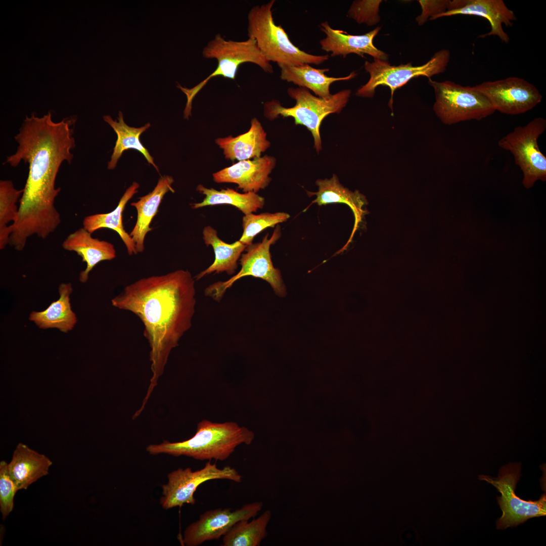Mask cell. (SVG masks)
<instances>
[{"instance_id":"obj_26","label":"cell","mask_w":546,"mask_h":546,"mask_svg":"<svg viewBox=\"0 0 546 546\" xmlns=\"http://www.w3.org/2000/svg\"><path fill=\"white\" fill-rule=\"evenodd\" d=\"M196 190L205 195V198L202 202L191 204L194 209L208 206L229 204L236 207L246 215L262 208L265 203L263 197L253 192L240 193L230 188L217 191L206 188L202 185H199Z\"/></svg>"},{"instance_id":"obj_31","label":"cell","mask_w":546,"mask_h":546,"mask_svg":"<svg viewBox=\"0 0 546 546\" xmlns=\"http://www.w3.org/2000/svg\"><path fill=\"white\" fill-rule=\"evenodd\" d=\"M290 215L286 212H265L259 214L253 213L244 215L242 218L243 233L239 241L249 245L253 243L254 237L265 229L286 221Z\"/></svg>"},{"instance_id":"obj_23","label":"cell","mask_w":546,"mask_h":546,"mask_svg":"<svg viewBox=\"0 0 546 546\" xmlns=\"http://www.w3.org/2000/svg\"><path fill=\"white\" fill-rule=\"evenodd\" d=\"M202 234L205 245L207 246L210 245L213 248L215 259L209 267L195 277V280H199L212 273L225 272L228 275L234 274L238 267V260L247 245L239 240L232 244L223 242L218 236L216 230L210 225L204 228Z\"/></svg>"},{"instance_id":"obj_14","label":"cell","mask_w":546,"mask_h":546,"mask_svg":"<svg viewBox=\"0 0 546 546\" xmlns=\"http://www.w3.org/2000/svg\"><path fill=\"white\" fill-rule=\"evenodd\" d=\"M262 507V502H257L245 504L235 511L230 508L207 511L186 528L183 543L198 546L207 541L218 539L238 522L255 517Z\"/></svg>"},{"instance_id":"obj_6","label":"cell","mask_w":546,"mask_h":546,"mask_svg":"<svg viewBox=\"0 0 546 546\" xmlns=\"http://www.w3.org/2000/svg\"><path fill=\"white\" fill-rule=\"evenodd\" d=\"M202 54L206 59L217 60L215 70L192 88L183 87L179 83L176 86L187 96V102L184 112L188 114L191 113L192 101L195 96L213 77L221 76L235 79L240 65L245 63L255 64L265 72H274L272 65L262 55L255 40L252 38L241 41L226 40L217 34L204 48Z\"/></svg>"},{"instance_id":"obj_16","label":"cell","mask_w":546,"mask_h":546,"mask_svg":"<svg viewBox=\"0 0 546 546\" xmlns=\"http://www.w3.org/2000/svg\"><path fill=\"white\" fill-rule=\"evenodd\" d=\"M275 157L265 155L253 160L240 161L213 174L217 183H234L244 192H258L271 181L269 174L276 166Z\"/></svg>"},{"instance_id":"obj_19","label":"cell","mask_w":546,"mask_h":546,"mask_svg":"<svg viewBox=\"0 0 546 546\" xmlns=\"http://www.w3.org/2000/svg\"><path fill=\"white\" fill-rule=\"evenodd\" d=\"M173 182L174 179L171 176H161L151 192L130 204L136 210L137 218L129 235L138 253L143 252L145 250L146 236L152 230L150 224L157 213L164 195L168 192H174L171 186Z\"/></svg>"},{"instance_id":"obj_17","label":"cell","mask_w":546,"mask_h":546,"mask_svg":"<svg viewBox=\"0 0 546 546\" xmlns=\"http://www.w3.org/2000/svg\"><path fill=\"white\" fill-rule=\"evenodd\" d=\"M321 30L326 34V37L320 41L321 49L331 52V56H341L345 57L350 54H355L364 57L365 54L374 59L387 61L388 55L377 49L374 44V37L378 34L381 27L378 26L372 31L362 35H351L346 32L332 28L327 21L320 24Z\"/></svg>"},{"instance_id":"obj_28","label":"cell","mask_w":546,"mask_h":546,"mask_svg":"<svg viewBox=\"0 0 546 546\" xmlns=\"http://www.w3.org/2000/svg\"><path fill=\"white\" fill-rule=\"evenodd\" d=\"M103 119L114 129L117 136L111 159L108 163V169H114L116 167L119 159L124 151L133 149L141 152L148 162L159 172L158 167L154 163L153 158L140 140L141 134L150 127L149 123L138 128L129 126L125 123L121 111L118 113V121L114 120L109 115L104 116Z\"/></svg>"},{"instance_id":"obj_25","label":"cell","mask_w":546,"mask_h":546,"mask_svg":"<svg viewBox=\"0 0 546 546\" xmlns=\"http://www.w3.org/2000/svg\"><path fill=\"white\" fill-rule=\"evenodd\" d=\"M72 291L71 283H62L59 287L60 298L42 311H33L29 319L41 329L57 328L66 333L75 325L77 318L71 309L69 296Z\"/></svg>"},{"instance_id":"obj_7","label":"cell","mask_w":546,"mask_h":546,"mask_svg":"<svg viewBox=\"0 0 546 546\" xmlns=\"http://www.w3.org/2000/svg\"><path fill=\"white\" fill-rule=\"evenodd\" d=\"M280 227L277 226L272 235L267 234L260 242L248 245L245 252L240 258L241 269L235 275L225 281L214 283L205 288V295L216 302H220L226 291L241 278L252 276L267 282L275 294L281 297L286 295V288L280 270L275 268L271 261L270 246L280 238Z\"/></svg>"},{"instance_id":"obj_15","label":"cell","mask_w":546,"mask_h":546,"mask_svg":"<svg viewBox=\"0 0 546 546\" xmlns=\"http://www.w3.org/2000/svg\"><path fill=\"white\" fill-rule=\"evenodd\" d=\"M457 15L476 16L486 19L490 25V30L480 35L479 37L495 36L506 43L509 42L510 37L504 30L503 26L512 27L517 19L514 12L503 0H449L445 12L429 20Z\"/></svg>"},{"instance_id":"obj_10","label":"cell","mask_w":546,"mask_h":546,"mask_svg":"<svg viewBox=\"0 0 546 546\" xmlns=\"http://www.w3.org/2000/svg\"><path fill=\"white\" fill-rule=\"evenodd\" d=\"M521 476V464L510 463L500 468L498 477L480 475L479 479L494 486L500 493L497 496L498 505L503 512L496 521L498 529H505L522 524L530 518L546 515V495H541L537 500H525L515 493L516 485Z\"/></svg>"},{"instance_id":"obj_4","label":"cell","mask_w":546,"mask_h":546,"mask_svg":"<svg viewBox=\"0 0 546 546\" xmlns=\"http://www.w3.org/2000/svg\"><path fill=\"white\" fill-rule=\"evenodd\" d=\"M275 3L253 7L248 15V35L254 39L262 55L268 61L291 66L304 64L320 65L329 56L310 54L301 50L290 40L281 25L274 20L272 8Z\"/></svg>"},{"instance_id":"obj_34","label":"cell","mask_w":546,"mask_h":546,"mask_svg":"<svg viewBox=\"0 0 546 546\" xmlns=\"http://www.w3.org/2000/svg\"><path fill=\"white\" fill-rule=\"evenodd\" d=\"M449 0H419L422 13L416 18L419 25H423L428 19L445 12Z\"/></svg>"},{"instance_id":"obj_11","label":"cell","mask_w":546,"mask_h":546,"mask_svg":"<svg viewBox=\"0 0 546 546\" xmlns=\"http://www.w3.org/2000/svg\"><path fill=\"white\" fill-rule=\"evenodd\" d=\"M545 128L546 120L536 117L524 126L516 127L498 142L499 147L513 154L515 164L523 172L522 184L526 189L538 180H546V157L537 142Z\"/></svg>"},{"instance_id":"obj_22","label":"cell","mask_w":546,"mask_h":546,"mask_svg":"<svg viewBox=\"0 0 546 546\" xmlns=\"http://www.w3.org/2000/svg\"><path fill=\"white\" fill-rule=\"evenodd\" d=\"M278 65L281 69L280 78L283 80L292 82L300 87L312 91L317 97L328 98L331 96L330 86L337 81L348 80L354 78L357 74L353 71L345 77H329L325 72L328 68L316 69L304 64L299 66H291L282 64Z\"/></svg>"},{"instance_id":"obj_27","label":"cell","mask_w":546,"mask_h":546,"mask_svg":"<svg viewBox=\"0 0 546 546\" xmlns=\"http://www.w3.org/2000/svg\"><path fill=\"white\" fill-rule=\"evenodd\" d=\"M315 184L318 187L317 192H307V194L310 196L316 197L311 204L315 203L318 206L330 203L346 204L352 209L354 214L356 227L362 214V207L365 203L364 197L357 191L353 192L345 188L340 183L336 174H333L330 178L318 179L315 181Z\"/></svg>"},{"instance_id":"obj_5","label":"cell","mask_w":546,"mask_h":546,"mask_svg":"<svg viewBox=\"0 0 546 546\" xmlns=\"http://www.w3.org/2000/svg\"><path fill=\"white\" fill-rule=\"evenodd\" d=\"M287 93L295 101V105L286 108L278 101L272 100L264 104L265 116L270 120L279 116L292 117L296 125H303L311 132L314 148L319 153L322 148L320 128L323 120L330 114L341 112L348 103L351 90L344 89L328 98L314 96L304 87H290Z\"/></svg>"},{"instance_id":"obj_8","label":"cell","mask_w":546,"mask_h":546,"mask_svg":"<svg viewBox=\"0 0 546 546\" xmlns=\"http://www.w3.org/2000/svg\"><path fill=\"white\" fill-rule=\"evenodd\" d=\"M428 83L435 95L434 111L444 124L480 120L495 112L487 98L474 86H463L449 80L439 82L431 78Z\"/></svg>"},{"instance_id":"obj_30","label":"cell","mask_w":546,"mask_h":546,"mask_svg":"<svg viewBox=\"0 0 546 546\" xmlns=\"http://www.w3.org/2000/svg\"><path fill=\"white\" fill-rule=\"evenodd\" d=\"M23 189H16L11 180L0 181V249L10 244L12 224L17 219L19 206L17 203Z\"/></svg>"},{"instance_id":"obj_20","label":"cell","mask_w":546,"mask_h":546,"mask_svg":"<svg viewBox=\"0 0 546 546\" xmlns=\"http://www.w3.org/2000/svg\"><path fill=\"white\" fill-rule=\"evenodd\" d=\"M53 463L43 454L27 445L19 443L14 451L12 459L8 464L9 475L17 490L26 489L41 477L49 474Z\"/></svg>"},{"instance_id":"obj_21","label":"cell","mask_w":546,"mask_h":546,"mask_svg":"<svg viewBox=\"0 0 546 546\" xmlns=\"http://www.w3.org/2000/svg\"><path fill=\"white\" fill-rule=\"evenodd\" d=\"M215 143L223 150L226 159L239 161L260 158L270 146L265 131L256 118L251 120L247 132L235 137L218 138Z\"/></svg>"},{"instance_id":"obj_3","label":"cell","mask_w":546,"mask_h":546,"mask_svg":"<svg viewBox=\"0 0 546 546\" xmlns=\"http://www.w3.org/2000/svg\"><path fill=\"white\" fill-rule=\"evenodd\" d=\"M254 438L252 431L236 422L215 423L204 420L198 424L196 432L191 438L176 442L164 440L160 444L148 445L146 450L152 455L165 453L201 461H223L238 446L250 445Z\"/></svg>"},{"instance_id":"obj_2","label":"cell","mask_w":546,"mask_h":546,"mask_svg":"<svg viewBox=\"0 0 546 546\" xmlns=\"http://www.w3.org/2000/svg\"><path fill=\"white\" fill-rule=\"evenodd\" d=\"M111 302L135 314L144 326L152 373L143 402L146 405L171 350L191 327L196 304L195 279L184 269L142 278L125 287Z\"/></svg>"},{"instance_id":"obj_9","label":"cell","mask_w":546,"mask_h":546,"mask_svg":"<svg viewBox=\"0 0 546 546\" xmlns=\"http://www.w3.org/2000/svg\"><path fill=\"white\" fill-rule=\"evenodd\" d=\"M450 57V52L443 49L436 52L427 63L421 66H413L411 62L392 66L387 61L377 59H374L372 62L366 61L364 68L369 73L370 78L357 90L356 95L372 98L378 86H387L391 90L389 106L392 109L393 95L396 89L415 77L424 76L430 78L435 75L443 73L448 64Z\"/></svg>"},{"instance_id":"obj_13","label":"cell","mask_w":546,"mask_h":546,"mask_svg":"<svg viewBox=\"0 0 546 546\" xmlns=\"http://www.w3.org/2000/svg\"><path fill=\"white\" fill-rule=\"evenodd\" d=\"M474 87L487 98L495 111L509 115L522 114L531 110L542 99L534 85L517 77L484 81Z\"/></svg>"},{"instance_id":"obj_1","label":"cell","mask_w":546,"mask_h":546,"mask_svg":"<svg viewBox=\"0 0 546 546\" xmlns=\"http://www.w3.org/2000/svg\"><path fill=\"white\" fill-rule=\"evenodd\" d=\"M75 120L66 118L55 122L50 113L42 117L26 116L15 136L18 146L5 163L16 167L21 161L29 165L28 175L20 199L18 215L12 226L18 236L28 239L36 235L46 239L61 223L55 206L61 188H56L62 163L70 164L75 146Z\"/></svg>"},{"instance_id":"obj_24","label":"cell","mask_w":546,"mask_h":546,"mask_svg":"<svg viewBox=\"0 0 546 546\" xmlns=\"http://www.w3.org/2000/svg\"><path fill=\"white\" fill-rule=\"evenodd\" d=\"M139 187L140 185L138 183L133 182L126 189L117 207L113 210L106 213H98L86 216L82 221L83 227L91 234L102 228H107L117 232L124 243L129 255L136 254L138 252L132 238L124 228L122 213L127 203L138 193Z\"/></svg>"},{"instance_id":"obj_18","label":"cell","mask_w":546,"mask_h":546,"mask_svg":"<svg viewBox=\"0 0 546 546\" xmlns=\"http://www.w3.org/2000/svg\"><path fill=\"white\" fill-rule=\"evenodd\" d=\"M92 234L82 227L70 234L62 244L64 249L76 252L86 263V268L79 277L82 283L87 282L89 272L97 264L102 261L112 260L116 256L112 243L94 238Z\"/></svg>"},{"instance_id":"obj_32","label":"cell","mask_w":546,"mask_h":546,"mask_svg":"<svg viewBox=\"0 0 546 546\" xmlns=\"http://www.w3.org/2000/svg\"><path fill=\"white\" fill-rule=\"evenodd\" d=\"M382 2L381 0L354 1L350 7L347 16L358 24H366L369 26L375 25L380 20L379 12Z\"/></svg>"},{"instance_id":"obj_12","label":"cell","mask_w":546,"mask_h":546,"mask_svg":"<svg viewBox=\"0 0 546 546\" xmlns=\"http://www.w3.org/2000/svg\"><path fill=\"white\" fill-rule=\"evenodd\" d=\"M242 476L235 468L225 466L220 469L216 464L208 461L202 469L192 471L191 468H178L167 475V482L162 486V496L160 504L165 510L181 508L185 504L194 505V493L204 482L216 479H225L240 483Z\"/></svg>"},{"instance_id":"obj_29","label":"cell","mask_w":546,"mask_h":546,"mask_svg":"<svg viewBox=\"0 0 546 546\" xmlns=\"http://www.w3.org/2000/svg\"><path fill=\"white\" fill-rule=\"evenodd\" d=\"M271 513L265 511L250 522L244 520L236 523L223 536L222 546H258L267 536L266 527Z\"/></svg>"},{"instance_id":"obj_33","label":"cell","mask_w":546,"mask_h":546,"mask_svg":"<svg viewBox=\"0 0 546 546\" xmlns=\"http://www.w3.org/2000/svg\"><path fill=\"white\" fill-rule=\"evenodd\" d=\"M6 462L0 463V510L3 520H5L14 508V498L17 491L11 479Z\"/></svg>"}]
</instances>
